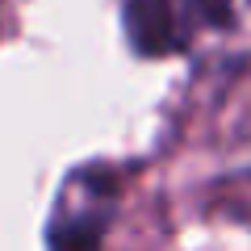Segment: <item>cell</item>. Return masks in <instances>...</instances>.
I'll return each instance as SVG.
<instances>
[{"instance_id": "7a4b0ae2", "label": "cell", "mask_w": 251, "mask_h": 251, "mask_svg": "<svg viewBox=\"0 0 251 251\" xmlns=\"http://www.w3.org/2000/svg\"><path fill=\"white\" fill-rule=\"evenodd\" d=\"M197 34L218 59H251V0H197Z\"/></svg>"}, {"instance_id": "6da1fadb", "label": "cell", "mask_w": 251, "mask_h": 251, "mask_svg": "<svg viewBox=\"0 0 251 251\" xmlns=\"http://www.w3.org/2000/svg\"><path fill=\"white\" fill-rule=\"evenodd\" d=\"M113 176L105 168H80L67 176L59 188L50 226H46V243L50 251H97L113 218Z\"/></svg>"}]
</instances>
